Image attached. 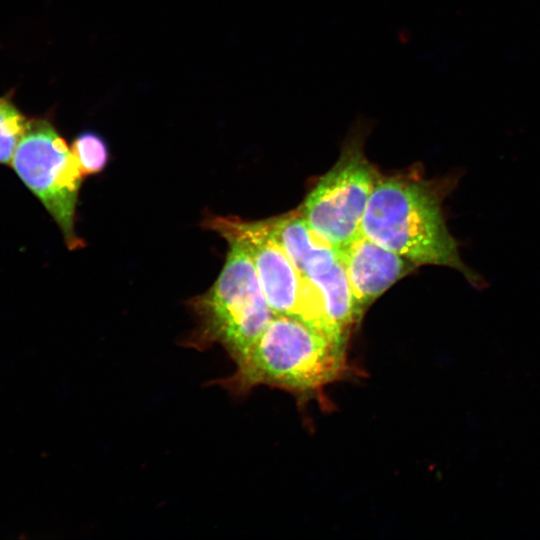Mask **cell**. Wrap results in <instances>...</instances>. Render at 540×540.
Returning a JSON list of instances; mask_svg holds the SVG:
<instances>
[{
	"label": "cell",
	"instance_id": "cell-1",
	"mask_svg": "<svg viewBox=\"0 0 540 540\" xmlns=\"http://www.w3.org/2000/svg\"><path fill=\"white\" fill-rule=\"evenodd\" d=\"M459 178V174L435 180L413 174L379 175L364 213L361 234L417 267L455 269L474 288L482 289L485 280L463 262L442 208Z\"/></svg>",
	"mask_w": 540,
	"mask_h": 540
},
{
	"label": "cell",
	"instance_id": "cell-2",
	"mask_svg": "<svg viewBox=\"0 0 540 540\" xmlns=\"http://www.w3.org/2000/svg\"><path fill=\"white\" fill-rule=\"evenodd\" d=\"M347 345L338 343L297 318L274 315L249 353L226 377L210 380L230 395L245 396L260 385L291 393L300 404L326 402L324 389L353 371Z\"/></svg>",
	"mask_w": 540,
	"mask_h": 540
},
{
	"label": "cell",
	"instance_id": "cell-3",
	"mask_svg": "<svg viewBox=\"0 0 540 540\" xmlns=\"http://www.w3.org/2000/svg\"><path fill=\"white\" fill-rule=\"evenodd\" d=\"M227 243L229 250L216 281L188 301L196 325L181 344L198 351L220 345L236 364L274 314L249 255L236 242Z\"/></svg>",
	"mask_w": 540,
	"mask_h": 540
},
{
	"label": "cell",
	"instance_id": "cell-4",
	"mask_svg": "<svg viewBox=\"0 0 540 540\" xmlns=\"http://www.w3.org/2000/svg\"><path fill=\"white\" fill-rule=\"evenodd\" d=\"M11 166L56 222L68 249L82 248L85 243L76 232L75 222L85 176L71 148L50 121L28 120Z\"/></svg>",
	"mask_w": 540,
	"mask_h": 540
},
{
	"label": "cell",
	"instance_id": "cell-5",
	"mask_svg": "<svg viewBox=\"0 0 540 540\" xmlns=\"http://www.w3.org/2000/svg\"><path fill=\"white\" fill-rule=\"evenodd\" d=\"M364 133L365 125L357 123L337 162L299 207L311 229L338 251L361 234L364 213L379 177L364 155Z\"/></svg>",
	"mask_w": 540,
	"mask_h": 540
},
{
	"label": "cell",
	"instance_id": "cell-6",
	"mask_svg": "<svg viewBox=\"0 0 540 540\" xmlns=\"http://www.w3.org/2000/svg\"><path fill=\"white\" fill-rule=\"evenodd\" d=\"M203 225L227 242H236L246 251L273 314L295 318L303 281L265 220L244 221L232 216H211L204 220Z\"/></svg>",
	"mask_w": 540,
	"mask_h": 540
},
{
	"label": "cell",
	"instance_id": "cell-7",
	"mask_svg": "<svg viewBox=\"0 0 540 540\" xmlns=\"http://www.w3.org/2000/svg\"><path fill=\"white\" fill-rule=\"evenodd\" d=\"M339 253L348 277L357 323L377 298L417 267L363 234Z\"/></svg>",
	"mask_w": 540,
	"mask_h": 540
},
{
	"label": "cell",
	"instance_id": "cell-8",
	"mask_svg": "<svg viewBox=\"0 0 540 540\" xmlns=\"http://www.w3.org/2000/svg\"><path fill=\"white\" fill-rule=\"evenodd\" d=\"M265 223L302 278L328 270L340 256L311 229L299 209Z\"/></svg>",
	"mask_w": 540,
	"mask_h": 540
},
{
	"label": "cell",
	"instance_id": "cell-9",
	"mask_svg": "<svg viewBox=\"0 0 540 540\" xmlns=\"http://www.w3.org/2000/svg\"><path fill=\"white\" fill-rule=\"evenodd\" d=\"M28 120L9 97H0V164H11Z\"/></svg>",
	"mask_w": 540,
	"mask_h": 540
},
{
	"label": "cell",
	"instance_id": "cell-10",
	"mask_svg": "<svg viewBox=\"0 0 540 540\" xmlns=\"http://www.w3.org/2000/svg\"><path fill=\"white\" fill-rule=\"evenodd\" d=\"M70 148L85 177L102 172L108 164V146L95 132H82L73 140Z\"/></svg>",
	"mask_w": 540,
	"mask_h": 540
}]
</instances>
